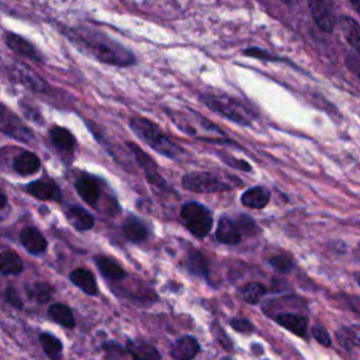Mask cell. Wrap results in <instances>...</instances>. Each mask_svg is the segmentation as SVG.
I'll return each instance as SVG.
<instances>
[{
	"label": "cell",
	"mask_w": 360,
	"mask_h": 360,
	"mask_svg": "<svg viewBox=\"0 0 360 360\" xmlns=\"http://www.w3.org/2000/svg\"><path fill=\"white\" fill-rule=\"evenodd\" d=\"M10 76L21 83L24 87L30 89L31 91L35 93H48L51 90L49 84L39 76L37 75L30 66L20 63V62H13L8 68Z\"/></svg>",
	"instance_id": "obj_7"
},
{
	"label": "cell",
	"mask_w": 360,
	"mask_h": 360,
	"mask_svg": "<svg viewBox=\"0 0 360 360\" xmlns=\"http://www.w3.org/2000/svg\"><path fill=\"white\" fill-rule=\"evenodd\" d=\"M180 219L184 226L197 238L202 239L212 228L211 211L197 201H190L181 205Z\"/></svg>",
	"instance_id": "obj_5"
},
{
	"label": "cell",
	"mask_w": 360,
	"mask_h": 360,
	"mask_svg": "<svg viewBox=\"0 0 360 360\" xmlns=\"http://www.w3.org/2000/svg\"><path fill=\"white\" fill-rule=\"evenodd\" d=\"M308 6L316 25L325 32H332L335 27L332 1L330 0H308Z\"/></svg>",
	"instance_id": "obj_10"
},
{
	"label": "cell",
	"mask_w": 360,
	"mask_h": 360,
	"mask_svg": "<svg viewBox=\"0 0 360 360\" xmlns=\"http://www.w3.org/2000/svg\"><path fill=\"white\" fill-rule=\"evenodd\" d=\"M274 319L277 323L288 329L290 332L307 338V329H308V318L301 314H294V312H278L274 315Z\"/></svg>",
	"instance_id": "obj_18"
},
{
	"label": "cell",
	"mask_w": 360,
	"mask_h": 360,
	"mask_svg": "<svg viewBox=\"0 0 360 360\" xmlns=\"http://www.w3.org/2000/svg\"><path fill=\"white\" fill-rule=\"evenodd\" d=\"M66 219L76 231L84 232L94 226V217L83 207L73 205L66 211Z\"/></svg>",
	"instance_id": "obj_22"
},
{
	"label": "cell",
	"mask_w": 360,
	"mask_h": 360,
	"mask_svg": "<svg viewBox=\"0 0 360 360\" xmlns=\"http://www.w3.org/2000/svg\"><path fill=\"white\" fill-rule=\"evenodd\" d=\"M66 37L103 63L114 66H129L135 63V56L129 49L104 34L79 28L68 30Z\"/></svg>",
	"instance_id": "obj_1"
},
{
	"label": "cell",
	"mask_w": 360,
	"mask_h": 360,
	"mask_svg": "<svg viewBox=\"0 0 360 360\" xmlns=\"http://www.w3.org/2000/svg\"><path fill=\"white\" fill-rule=\"evenodd\" d=\"M270 201V191L266 187L256 186L248 188L242 195H240V202L253 210H262L264 208Z\"/></svg>",
	"instance_id": "obj_23"
},
{
	"label": "cell",
	"mask_w": 360,
	"mask_h": 360,
	"mask_svg": "<svg viewBox=\"0 0 360 360\" xmlns=\"http://www.w3.org/2000/svg\"><path fill=\"white\" fill-rule=\"evenodd\" d=\"M94 263L103 274V277H105L110 281H121L122 278L127 277V271L114 257L98 255L94 257Z\"/></svg>",
	"instance_id": "obj_19"
},
{
	"label": "cell",
	"mask_w": 360,
	"mask_h": 360,
	"mask_svg": "<svg viewBox=\"0 0 360 360\" xmlns=\"http://www.w3.org/2000/svg\"><path fill=\"white\" fill-rule=\"evenodd\" d=\"M27 295L38 304H46L52 300L53 287L46 281H32L25 285Z\"/></svg>",
	"instance_id": "obj_26"
},
{
	"label": "cell",
	"mask_w": 360,
	"mask_h": 360,
	"mask_svg": "<svg viewBox=\"0 0 360 360\" xmlns=\"http://www.w3.org/2000/svg\"><path fill=\"white\" fill-rule=\"evenodd\" d=\"M101 350L105 352V357H124L127 356V350L124 346L115 342H105L101 345Z\"/></svg>",
	"instance_id": "obj_35"
},
{
	"label": "cell",
	"mask_w": 360,
	"mask_h": 360,
	"mask_svg": "<svg viewBox=\"0 0 360 360\" xmlns=\"http://www.w3.org/2000/svg\"><path fill=\"white\" fill-rule=\"evenodd\" d=\"M127 146L132 152V155L135 156V160L138 162V165L143 169L148 181L150 184H153L155 187H158V188H163V190L169 188L165 179L160 176V173L158 170L156 162L145 150H142L138 145H135L132 142H127Z\"/></svg>",
	"instance_id": "obj_8"
},
{
	"label": "cell",
	"mask_w": 360,
	"mask_h": 360,
	"mask_svg": "<svg viewBox=\"0 0 360 360\" xmlns=\"http://www.w3.org/2000/svg\"><path fill=\"white\" fill-rule=\"evenodd\" d=\"M342 32L350 46L360 55V25L350 17H343L340 20Z\"/></svg>",
	"instance_id": "obj_29"
},
{
	"label": "cell",
	"mask_w": 360,
	"mask_h": 360,
	"mask_svg": "<svg viewBox=\"0 0 360 360\" xmlns=\"http://www.w3.org/2000/svg\"><path fill=\"white\" fill-rule=\"evenodd\" d=\"M121 229H122L124 238L132 243H141L146 240L149 236V229L146 224L135 215H128L124 219Z\"/></svg>",
	"instance_id": "obj_14"
},
{
	"label": "cell",
	"mask_w": 360,
	"mask_h": 360,
	"mask_svg": "<svg viewBox=\"0 0 360 360\" xmlns=\"http://www.w3.org/2000/svg\"><path fill=\"white\" fill-rule=\"evenodd\" d=\"M336 340L342 347L347 350L360 346V325L340 328L336 332Z\"/></svg>",
	"instance_id": "obj_28"
},
{
	"label": "cell",
	"mask_w": 360,
	"mask_h": 360,
	"mask_svg": "<svg viewBox=\"0 0 360 360\" xmlns=\"http://www.w3.org/2000/svg\"><path fill=\"white\" fill-rule=\"evenodd\" d=\"M6 298H7V301H8L10 305H13V307H15V308H18V309L22 308V300L20 298V295H18V292L15 291L14 287H8V288L6 290Z\"/></svg>",
	"instance_id": "obj_38"
},
{
	"label": "cell",
	"mask_w": 360,
	"mask_h": 360,
	"mask_svg": "<svg viewBox=\"0 0 360 360\" xmlns=\"http://www.w3.org/2000/svg\"><path fill=\"white\" fill-rule=\"evenodd\" d=\"M231 326L240 333H252L253 332V325L246 319H232Z\"/></svg>",
	"instance_id": "obj_37"
},
{
	"label": "cell",
	"mask_w": 360,
	"mask_h": 360,
	"mask_svg": "<svg viewBox=\"0 0 360 360\" xmlns=\"http://www.w3.org/2000/svg\"><path fill=\"white\" fill-rule=\"evenodd\" d=\"M217 239L225 245H236L242 239L240 225L238 221L231 219L229 217H222L217 226Z\"/></svg>",
	"instance_id": "obj_15"
},
{
	"label": "cell",
	"mask_w": 360,
	"mask_h": 360,
	"mask_svg": "<svg viewBox=\"0 0 360 360\" xmlns=\"http://www.w3.org/2000/svg\"><path fill=\"white\" fill-rule=\"evenodd\" d=\"M354 253H356V256H357V259H359V260H360V243H359V245H357V248H356V252H354Z\"/></svg>",
	"instance_id": "obj_42"
},
{
	"label": "cell",
	"mask_w": 360,
	"mask_h": 360,
	"mask_svg": "<svg viewBox=\"0 0 360 360\" xmlns=\"http://www.w3.org/2000/svg\"><path fill=\"white\" fill-rule=\"evenodd\" d=\"M13 170L20 176H32L41 167V160L31 150H21L13 159Z\"/></svg>",
	"instance_id": "obj_17"
},
{
	"label": "cell",
	"mask_w": 360,
	"mask_h": 360,
	"mask_svg": "<svg viewBox=\"0 0 360 360\" xmlns=\"http://www.w3.org/2000/svg\"><path fill=\"white\" fill-rule=\"evenodd\" d=\"M20 243L30 255H34V256H41L48 249V242L45 236L35 226H25L21 229Z\"/></svg>",
	"instance_id": "obj_11"
},
{
	"label": "cell",
	"mask_w": 360,
	"mask_h": 360,
	"mask_svg": "<svg viewBox=\"0 0 360 360\" xmlns=\"http://www.w3.org/2000/svg\"><path fill=\"white\" fill-rule=\"evenodd\" d=\"M269 263L271 264V267H274L276 270H278L281 273L290 271L294 267V264H295L292 256L290 253H284V252L271 256L269 259Z\"/></svg>",
	"instance_id": "obj_33"
},
{
	"label": "cell",
	"mask_w": 360,
	"mask_h": 360,
	"mask_svg": "<svg viewBox=\"0 0 360 360\" xmlns=\"http://www.w3.org/2000/svg\"><path fill=\"white\" fill-rule=\"evenodd\" d=\"M69 280L73 285L80 288L87 295H97L98 285L94 274L86 267H77L69 273Z\"/></svg>",
	"instance_id": "obj_16"
},
{
	"label": "cell",
	"mask_w": 360,
	"mask_h": 360,
	"mask_svg": "<svg viewBox=\"0 0 360 360\" xmlns=\"http://www.w3.org/2000/svg\"><path fill=\"white\" fill-rule=\"evenodd\" d=\"M359 226H360V222H359Z\"/></svg>",
	"instance_id": "obj_45"
},
{
	"label": "cell",
	"mask_w": 360,
	"mask_h": 360,
	"mask_svg": "<svg viewBox=\"0 0 360 360\" xmlns=\"http://www.w3.org/2000/svg\"><path fill=\"white\" fill-rule=\"evenodd\" d=\"M48 316L55 323L60 325L62 328L73 329L76 326V319L69 305L63 302H55L48 307Z\"/></svg>",
	"instance_id": "obj_24"
},
{
	"label": "cell",
	"mask_w": 360,
	"mask_h": 360,
	"mask_svg": "<svg viewBox=\"0 0 360 360\" xmlns=\"http://www.w3.org/2000/svg\"><path fill=\"white\" fill-rule=\"evenodd\" d=\"M7 205V195L6 193L3 191V188L0 187V211Z\"/></svg>",
	"instance_id": "obj_40"
},
{
	"label": "cell",
	"mask_w": 360,
	"mask_h": 360,
	"mask_svg": "<svg viewBox=\"0 0 360 360\" xmlns=\"http://www.w3.org/2000/svg\"><path fill=\"white\" fill-rule=\"evenodd\" d=\"M125 350L129 357L135 360H149V359H160V353L150 345L143 342L128 340Z\"/></svg>",
	"instance_id": "obj_27"
},
{
	"label": "cell",
	"mask_w": 360,
	"mask_h": 360,
	"mask_svg": "<svg viewBox=\"0 0 360 360\" xmlns=\"http://www.w3.org/2000/svg\"><path fill=\"white\" fill-rule=\"evenodd\" d=\"M4 42L13 52H15L17 55H20L22 58L31 59L34 62H42L44 60L41 52L30 41H27L25 38L20 37L14 32H7L4 35Z\"/></svg>",
	"instance_id": "obj_12"
},
{
	"label": "cell",
	"mask_w": 360,
	"mask_h": 360,
	"mask_svg": "<svg viewBox=\"0 0 360 360\" xmlns=\"http://www.w3.org/2000/svg\"><path fill=\"white\" fill-rule=\"evenodd\" d=\"M181 184L184 188L194 193H214L231 190L240 186L239 179L228 177L212 172H191L183 176Z\"/></svg>",
	"instance_id": "obj_4"
},
{
	"label": "cell",
	"mask_w": 360,
	"mask_h": 360,
	"mask_svg": "<svg viewBox=\"0 0 360 360\" xmlns=\"http://www.w3.org/2000/svg\"><path fill=\"white\" fill-rule=\"evenodd\" d=\"M0 132L25 145H34L35 136L32 131L22 122V120L0 103Z\"/></svg>",
	"instance_id": "obj_6"
},
{
	"label": "cell",
	"mask_w": 360,
	"mask_h": 360,
	"mask_svg": "<svg viewBox=\"0 0 360 360\" xmlns=\"http://www.w3.org/2000/svg\"><path fill=\"white\" fill-rule=\"evenodd\" d=\"M75 190L79 194V197L90 204L94 205L100 198V184L97 179L89 173H82L76 181H75Z\"/></svg>",
	"instance_id": "obj_13"
},
{
	"label": "cell",
	"mask_w": 360,
	"mask_h": 360,
	"mask_svg": "<svg viewBox=\"0 0 360 360\" xmlns=\"http://www.w3.org/2000/svg\"><path fill=\"white\" fill-rule=\"evenodd\" d=\"M312 336L316 339L318 343H321L322 346L329 347L332 345V339L330 335L328 333V330L322 326V325H315L312 326Z\"/></svg>",
	"instance_id": "obj_36"
},
{
	"label": "cell",
	"mask_w": 360,
	"mask_h": 360,
	"mask_svg": "<svg viewBox=\"0 0 360 360\" xmlns=\"http://www.w3.org/2000/svg\"><path fill=\"white\" fill-rule=\"evenodd\" d=\"M222 159L225 160L226 165H229L232 167H236V169H240V170H245V172L250 170V165L248 162H245V160H238V159H233V158H231V159L222 158Z\"/></svg>",
	"instance_id": "obj_39"
},
{
	"label": "cell",
	"mask_w": 360,
	"mask_h": 360,
	"mask_svg": "<svg viewBox=\"0 0 360 360\" xmlns=\"http://www.w3.org/2000/svg\"><path fill=\"white\" fill-rule=\"evenodd\" d=\"M187 269L198 277H208L207 259L198 250H191V253L187 256Z\"/></svg>",
	"instance_id": "obj_31"
},
{
	"label": "cell",
	"mask_w": 360,
	"mask_h": 360,
	"mask_svg": "<svg viewBox=\"0 0 360 360\" xmlns=\"http://www.w3.org/2000/svg\"><path fill=\"white\" fill-rule=\"evenodd\" d=\"M24 270L22 259L14 250L0 252V274L11 276L20 274Z\"/></svg>",
	"instance_id": "obj_25"
},
{
	"label": "cell",
	"mask_w": 360,
	"mask_h": 360,
	"mask_svg": "<svg viewBox=\"0 0 360 360\" xmlns=\"http://www.w3.org/2000/svg\"><path fill=\"white\" fill-rule=\"evenodd\" d=\"M266 292V288L260 283H248L242 287L240 295L249 304H257Z\"/></svg>",
	"instance_id": "obj_32"
},
{
	"label": "cell",
	"mask_w": 360,
	"mask_h": 360,
	"mask_svg": "<svg viewBox=\"0 0 360 360\" xmlns=\"http://www.w3.org/2000/svg\"><path fill=\"white\" fill-rule=\"evenodd\" d=\"M204 104L215 112H219L225 118L239 124L250 125L256 114L243 101L225 94H205L202 96Z\"/></svg>",
	"instance_id": "obj_3"
},
{
	"label": "cell",
	"mask_w": 360,
	"mask_h": 360,
	"mask_svg": "<svg viewBox=\"0 0 360 360\" xmlns=\"http://www.w3.org/2000/svg\"><path fill=\"white\" fill-rule=\"evenodd\" d=\"M356 281H357V284L360 285V273H356Z\"/></svg>",
	"instance_id": "obj_44"
},
{
	"label": "cell",
	"mask_w": 360,
	"mask_h": 360,
	"mask_svg": "<svg viewBox=\"0 0 360 360\" xmlns=\"http://www.w3.org/2000/svg\"><path fill=\"white\" fill-rule=\"evenodd\" d=\"M200 350V345L197 339L193 336H181L179 338L170 349V356L177 360H190L195 357Z\"/></svg>",
	"instance_id": "obj_21"
},
{
	"label": "cell",
	"mask_w": 360,
	"mask_h": 360,
	"mask_svg": "<svg viewBox=\"0 0 360 360\" xmlns=\"http://www.w3.org/2000/svg\"><path fill=\"white\" fill-rule=\"evenodd\" d=\"M18 105L24 114V117L28 120V121H32V122H37L38 125H42L44 124V117L41 114V111L30 103L28 98H20L18 101Z\"/></svg>",
	"instance_id": "obj_34"
},
{
	"label": "cell",
	"mask_w": 360,
	"mask_h": 360,
	"mask_svg": "<svg viewBox=\"0 0 360 360\" xmlns=\"http://www.w3.org/2000/svg\"><path fill=\"white\" fill-rule=\"evenodd\" d=\"M49 139L52 145L62 153H72L76 149V138L68 128L59 125L51 127Z\"/></svg>",
	"instance_id": "obj_20"
},
{
	"label": "cell",
	"mask_w": 360,
	"mask_h": 360,
	"mask_svg": "<svg viewBox=\"0 0 360 360\" xmlns=\"http://www.w3.org/2000/svg\"><path fill=\"white\" fill-rule=\"evenodd\" d=\"M349 1H350V3H352V4H353V6L360 11V0H349Z\"/></svg>",
	"instance_id": "obj_41"
},
{
	"label": "cell",
	"mask_w": 360,
	"mask_h": 360,
	"mask_svg": "<svg viewBox=\"0 0 360 360\" xmlns=\"http://www.w3.org/2000/svg\"><path fill=\"white\" fill-rule=\"evenodd\" d=\"M129 128L141 141H143L153 150H156L160 155H165L169 159H177L180 155L184 153L180 145L173 142L155 122H152L148 118L131 117Z\"/></svg>",
	"instance_id": "obj_2"
},
{
	"label": "cell",
	"mask_w": 360,
	"mask_h": 360,
	"mask_svg": "<svg viewBox=\"0 0 360 360\" xmlns=\"http://www.w3.org/2000/svg\"><path fill=\"white\" fill-rule=\"evenodd\" d=\"M27 193L39 201H62L60 187L51 177H41L25 186Z\"/></svg>",
	"instance_id": "obj_9"
},
{
	"label": "cell",
	"mask_w": 360,
	"mask_h": 360,
	"mask_svg": "<svg viewBox=\"0 0 360 360\" xmlns=\"http://www.w3.org/2000/svg\"><path fill=\"white\" fill-rule=\"evenodd\" d=\"M38 340L42 346V350L45 352V354L49 359H59L62 357V352H63V345L59 340V338H56L55 335L49 333V332H41L38 336Z\"/></svg>",
	"instance_id": "obj_30"
},
{
	"label": "cell",
	"mask_w": 360,
	"mask_h": 360,
	"mask_svg": "<svg viewBox=\"0 0 360 360\" xmlns=\"http://www.w3.org/2000/svg\"><path fill=\"white\" fill-rule=\"evenodd\" d=\"M283 3H287V4H292V3H295L297 0H281Z\"/></svg>",
	"instance_id": "obj_43"
}]
</instances>
